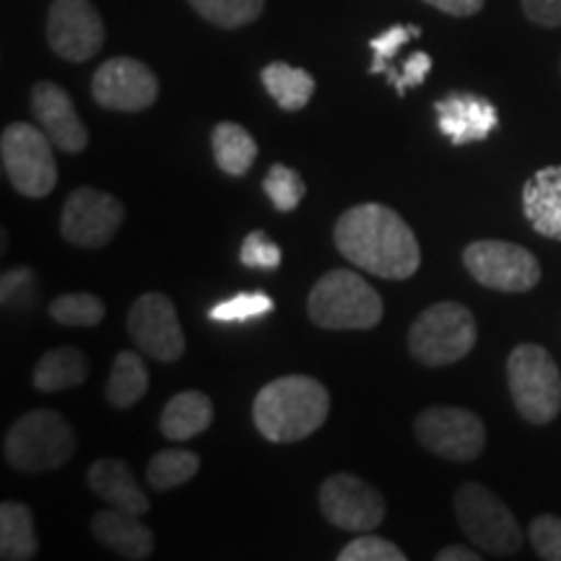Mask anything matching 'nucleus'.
Segmentation results:
<instances>
[{
  "mask_svg": "<svg viewBox=\"0 0 561 561\" xmlns=\"http://www.w3.org/2000/svg\"><path fill=\"white\" fill-rule=\"evenodd\" d=\"M333 240L348 263L371 276L405 280L421 265L416 234L405 219L382 203H362L348 208L335 221Z\"/></svg>",
  "mask_w": 561,
  "mask_h": 561,
  "instance_id": "1",
  "label": "nucleus"
},
{
  "mask_svg": "<svg viewBox=\"0 0 561 561\" xmlns=\"http://www.w3.org/2000/svg\"><path fill=\"white\" fill-rule=\"evenodd\" d=\"M331 396L325 385L305 375L278 377L265 385L252 403V419L265 439L289 445L307 439L325 424Z\"/></svg>",
  "mask_w": 561,
  "mask_h": 561,
  "instance_id": "2",
  "label": "nucleus"
},
{
  "mask_svg": "<svg viewBox=\"0 0 561 561\" xmlns=\"http://www.w3.org/2000/svg\"><path fill=\"white\" fill-rule=\"evenodd\" d=\"M307 312L325 331H371L380 325L385 305L371 284L354 271H331L312 286Z\"/></svg>",
  "mask_w": 561,
  "mask_h": 561,
  "instance_id": "3",
  "label": "nucleus"
},
{
  "mask_svg": "<svg viewBox=\"0 0 561 561\" xmlns=\"http://www.w3.org/2000/svg\"><path fill=\"white\" fill-rule=\"evenodd\" d=\"M76 434L60 413L34 409L24 413L5 434V462L24 473H45L62 468L73 458Z\"/></svg>",
  "mask_w": 561,
  "mask_h": 561,
  "instance_id": "4",
  "label": "nucleus"
},
{
  "mask_svg": "<svg viewBox=\"0 0 561 561\" xmlns=\"http://www.w3.org/2000/svg\"><path fill=\"white\" fill-rule=\"evenodd\" d=\"M479 339L476 318L458 301H437L413 320L409 331L411 356L424 367H447L466 359Z\"/></svg>",
  "mask_w": 561,
  "mask_h": 561,
  "instance_id": "5",
  "label": "nucleus"
},
{
  "mask_svg": "<svg viewBox=\"0 0 561 561\" xmlns=\"http://www.w3.org/2000/svg\"><path fill=\"white\" fill-rule=\"evenodd\" d=\"M512 403L533 426H546L561 411V371L538 343H520L507 359Z\"/></svg>",
  "mask_w": 561,
  "mask_h": 561,
  "instance_id": "6",
  "label": "nucleus"
},
{
  "mask_svg": "<svg viewBox=\"0 0 561 561\" xmlns=\"http://www.w3.org/2000/svg\"><path fill=\"white\" fill-rule=\"evenodd\" d=\"M53 140L30 123H13L0 136V161L13 191L24 198H47L58 185Z\"/></svg>",
  "mask_w": 561,
  "mask_h": 561,
  "instance_id": "7",
  "label": "nucleus"
},
{
  "mask_svg": "<svg viewBox=\"0 0 561 561\" xmlns=\"http://www.w3.org/2000/svg\"><path fill=\"white\" fill-rule=\"evenodd\" d=\"M455 515L462 533L494 557H515L523 549V530L507 504L481 483H462L455 491Z\"/></svg>",
  "mask_w": 561,
  "mask_h": 561,
  "instance_id": "8",
  "label": "nucleus"
},
{
  "mask_svg": "<svg viewBox=\"0 0 561 561\" xmlns=\"http://www.w3.org/2000/svg\"><path fill=\"white\" fill-rule=\"evenodd\" d=\"M462 263L481 286L504 294L536 289L541 280V263L523 244L502 240H479L462 252Z\"/></svg>",
  "mask_w": 561,
  "mask_h": 561,
  "instance_id": "9",
  "label": "nucleus"
},
{
  "mask_svg": "<svg viewBox=\"0 0 561 561\" xmlns=\"http://www.w3.org/2000/svg\"><path fill=\"white\" fill-rule=\"evenodd\" d=\"M421 447L453 462H471L486 447V426L473 411L432 405L413 424Z\"/></svg>",
  "mask_w": 561,
  "mask_h": 561,
  "instance_id": "10",
  "label": "nucleus"
},
{
  "mask_svg": "<svg viewBox=\"0 0 561 561\" xmlns=\"http://www.w3.org/2000/svg\"><path fill=\"white\" fill-rule=\"evenodd\" d=\"M125 219L123 203L115 195L79 187L68 195L60 216L62 240L76 248H104Z\"/></svg>",
  "mask_w": 561,
  "mask_h": 561,
  "instance_id": "11",
  "label": "nucleus"
},
{
  "mask_svg": "<svg viewBox=\"0 0 561 561\" xmlns=\"http://www.w3.org/2000/svg\"><path fill=\"white\" fill-rule=\"evenodd\" d=\"M320 510L328 523L348 533L377 530L385 520L380 491L351 473H335L322 483Z\"/></svg>",
  "mask_w": 561,
  "mask_h": 561,
  "instance_id": "12",
  "label": "nucleus"
},
{
  "mask_svg": "<svg viewBox=\"0 0 561 561\" xmlns=\"http://www.w3.org/2000/svg\"><path fill=\"white\" fill-rule=\"evenodd\" d=\"M47 45L68 62H87L102 50L104 21L91 0H53L47 13Z\"/></svg>",
  "mask_w": 561,
  "mask_h": 561,
  "instance_id": "13",
  "label": "nucleus"
},
{
  "mask_svg": "<svg viewBox=\"0 0 561 561\" xmlns=\"http://www.w3.org/2000/svg\"><path fill=\"white\" fill-rule=\"evenodd\" d=\"M128 333L146 356L157 362H178L185 354V333L172 299L164 294H144L128 312Z\"/></svg>",
  "mask_w": 561,
  "mask_h": 561,
  "instance_id": "14",
  "label": "nucleus"
},
{
  "mask_svg": "<svg viewBox=\"0 0 561 561\" xmlns=\"http://www.w3.org/2000/svg\"><path fill=\"white\" fill-rule=\"evenodd\" d=\"M94 102L112 112H144L159 96L157 73L136 58H112L91 79Z\"/></svg>",
  "mask_w": 561,
  "mask_h": 561,
  "instance_id": "15",
  "label": "nucleus"
},
{
  "mask_svg": "<svg viewBox=\"0 0 561 561\" xmlns=\"http://www.w3.org/2000/svg\"><path fill=\"white\" fill-rule=\"evenodd\" d=\"M32 115L37 117L39 128L47 133V138L66 153H81L89 144V130L81 123L79 112L73 107V100L68 91L53 81H39L32 89Z\"/></svg>",
  "mask_w": 561,
  "mask_h": 561,
  "instance_id": "16",
  "label": "nucleus"
},
{
  "mask_svg": "<svg viewBox=\"0 0 561 561\" xmlns=\"http://www.w3.org/2000/svg\"><path fill=\"white\" fill-rule=\"evenodd\" d=\"M434 112H437L442 136L453 146L486 140L500 125L494 104L479 94H471V91H453V94L442 96L434 102Z\"/></svg>",
  "mask_w": 561,
  "mask_h": 561,
  "instance_id": "17",
  "label": "nucleus"
},
{
  "mask_svg": "<svg viewBox=\"0 0 561 561\" xmlns=\"http://www.w3.org/2000/svg\"><path fill=\"white\" fill-rule=\"evenodd\" d=\"M94 538L104 549L130 561H144L153 553V533L138 520V515L123 510H102L91 520Z\"/></svg>",
  "mask_w": 561,
  "mask_h": 561,
  "instance_id": "18",
  "label": "nucleus"
},
{
  "mask_svg": "<svg viewBox=\"0 0 561 561\" xmlns=\"http://www.w3.org/2000/svg\"><path fill=\"white\" fill-rule=\"evenodd\" d=\"M523 210L538 234L561 242V167H546L525 182Z\"/></svg>",
  "mask_w": 561,
  "mask_h": 561,
  "instance_id": "19",
  "label": "nucleus"
},
{
  "mask_svg": "<svg viewBox=\"0 0 561 561\" xmlns=\"http://www.w3.org/2000/svg\"><path fill=\"white\" fill-rule=\"evenodd\" d=\"M89 489L100 496L102 502H107L110 507L130 512V515H146L151 510L149 496L144 494V489H138L136 479H133L130 468L123 460L115 458H102L89 468Z\"/></svg>",
  "mask_w": 561,
  "mask_h": 561,
  "instance_id": "20",
  "label": "nucleus"
},
{
  "mask_svg": "<svg viewBox=\"0 0 561 561\" xmlns=\"http://www.w3.org/2000/svg\"><path fill=\"white\" fill-rule=\"evenodd\" d=\"M214 421V403L206 392L185 390L170 398L159 419V430L167 439L187 442L198 437Z\"/></svg>",
  "mask_w": 561,
  "mask_h": 561,
  "instance_id": "21",
  "label": "nucleus"
},
{
  "mask_svg": "<svg viewBox=\"0 0 561 561\" xmlns=\"http://www.w3.org/2000/svg\"><path fill=\"white\" fill-rule=\"evenodd\" d=\"M89 364L87 356L76 346H60L47 351L37 362L32 375V385L39 392H58L68 388H79L87 382Z\"/></svg>",
  "mask_w": 561,
  "mask_h": 561,
  "instance_id": "22",
  "label": "nucleus"
},
{
  "mask_svg": "<svg viewBox=\"0 0 561 561\" xmlns=\"http://www.w3.org/2000/svg\"><path fill=\"white\" fill-rule=\"evenodd\" d=\"M216 167L229 178H242L252 170L257 159V144L248 128L237 123H219L210 133Z\"/></svg>",
  "mask_w": 561,
  "mask_h": 561,
  "instance_id": "23",
  "label": "nucleus"
},
{
  "mask_svg": "<svg viewBox=\"0 0 561 561\" xmlns=\"http://www.w3.org/2000/svg\"><path fill=\"white\" fill-rule=\"evenodd\" d=\"M37 557L32 510L21 502L0 504V559L30 561Z\"/></svg>",
  "mask_w": 561,
  "mask_h": 561,
  "instance_id": "24",
  "label": "nucleus"
},
{
  "mask_svg": "<svg viewBox=\"0 0 561 561\" xmlns=\"http://www.w3.org/2000/svg\"><path fill=\"white\" fill-rule=\"evenodd\" d=\"M263 87L273 102L286 112H299L310 104L314 94V79L305 68H294L289 62H268L261 73Z\"/></svg>",
  "mask_w": 561,
  "mask_h": 561,
  "instance_id": "25",
  "label": "nucleus"
},
{
  "mask_svg": "<svg viewBox=\"0 0 561 561\" xmlns=\"http://www.w3.org/2000/svg\"><path fill=\"white\" fill-rule=\"evenodd\" d=\"M149 392V369L136 351H121L112 362L107 401L115 409H130Z\"/></svg>",
  "mask_w": 561,
  "mask_h": 561,
  "instance_id": "26",
  "label": "nucleus"
},
{
  "mask_svg": "<svg viewBox=\"0 0 561 561\" xmlns=\"http://www.w3.org/2000/svg\"><path fill=\"white\" fill-rule=\"evenodd\" d=\"M198 471H201L198 455L174 447V450H161L153 455L149 462V471H146V479H149L151 489L170 491L191 481Z\"/></svg>",
  "mask_w": 561,
  "mask_h": 561,
  "instance_id": "27",
  "label": "nucleus"
},
{
  "mask_svg": "<svg viewBox=\"0 0 561 561\" xmlns=\"http://www.w3.org/2000/svg\"><path fill=\"white\" fill-rule=\"evenodd\" d=\"M198 16L221 30H240L261 19L265 0H187Z\"/></svg>",
  "mask_w": 561,
  "mask_h": 561,
  "instance_id": "28",
  "label": "nucleus"
},
{
  "mask_svg": "<svg viewBox=\"0 0 561 561\" xmlns=\"http://www.w3.org/2000/svg\"><path fill=\"white\" fill-rule=\"evenodd\" d=\"M104 314V301L94 294H62L50 305V318L68 328H96Z\"/></svg>",
  "mask_w": 561,
  "mask_h": 561,
  "instance_id": "29",
  "label": "nucleus"
},
{
  "mask_svg": "<svg viewBox=\"0 0 561 561\" xmlns=\"http://www.w3.org/2000/svg\"><path fill=\"white\" fill-rule=\"evenodd\" d=\"M263 191L271 198L273 208L280 210V214H291L305 198L307 185L297 170L286 164H273L263 180Z\"/></svg>",
  "mask_w": 561,
  "mask_h": 561,
  "instance_id": "30",
  "label": "nucleus"
},
{
  "mask_svg": "<svg viewBox=\"0 0 561 561\" xmlns=\"http://www.w3.org/2000/svg\"><path fill=\"white\" fill-rule=\"evenodd\" d=\"M273 310V299L263 291H244L237 297H229L214 305L208 310V320L214 322H248L255 318H263Z\"/></svg>",
  "mask_w": 561,
  "mask_h": 561,
  "instance_id": "31",
  "label": "nucleus"
},
{
  "mask_svg": "<svg viewBox=\"0 0 561 561\" xmlns=\"http://www.w3.org/2000/svg\"><path fill=\"white\" fill-rule=\"evenodd\" d=\"M0 301L5 312H30L37 305V278L32 268H11L0 280Z\"/></svg>",
  "mask_w": 561,
  "mask_h": 561,
  "instance_id": "32",
  "label": "nucleus"
},
{
  "mask_svg": "<svg viewBox=\"0 0 561 561\" xmlns=\"http://www.w3.org/2000/svg\"><path fill=\"white\" fill-rule=\"evenodd\" d=\"M419 37H421V30L416 24H396V26H390V30H385L382 34H377L375 39H369L371 53H375V58H371V66H369V73L371 76L388 73L390 60L401 53V47H405L411 39H419Z\"/></svg>",
  "mask_w": 561,
  "mask_h": 561,
  "instance_id": "33",
  "label": "nucleus"
},
{
  "mask_svg": "<svg viewBox=\"0 0 561 561\" xmlns=\"http://www.w3.org/2000/svg\"><path fill=\"white\" fill-rule=\"evenodd\" d=\"M339 561H405V553L375 533H362L359 538L343 546Z\"/></svg>",
  "mask_w": 561,
  "mask_h": 561,
  "instance_id": "34",
  "label": "nucleus"
},
{
  "mask_svg": "<svg viewBox=\"0 0 561 561\" xmlns=\"http://www.w3.org/2000/svg\"><path fill=\"white\" fill-rule=\"evenodd\" d=\"M280 257H284V252H280L278 244L273 242L265 231H250V234L244 237L240 261L242 265H248V268L276 271L280 265Z\"/></svg>",
  "mask_w": 561,
  "mask_h": 561,
  "instance_id": "35",
  "label": "nucleus"
},
{
  "mask_svg": "<svg viewBox=\"0 0 561 561\" xmlns=\"http://www.w3.org/2000/svg\"><path fill=\"white\" fill-rule=\"evenodd\" d=\"M530 543L546 561H561V517L538 515L530 523Z\"/></svg>",
  "mask_w": 561,
  "mask_h": 561,
  "instance_id": "36",
  "label": "nucleus"
},
{
  "mask_svg": "<svg viewBox=\"0 0 561 561\" xmlns=\"http://www.w3.org/2000/svg\"><path fill=\"white\" fill-rule=\"evenodd\" d=\"M430 70H432L430 53H413L405 58L401 70H398L396 81H392V89L398 91V96H405V91L413 87H421V83L426 81Z\"/></svg>",
  "mask_w": 561,
  "mask_h": 561,
  "instance_id": "37",
  "label": "nucleus"
},
{
  "mask_svg": "<svg viewBox=\"0 0 561 561\" xmlns=\"http://www.w3.org/2000/svg\"><path fill=\"white\" fill-rule=\"evenodd\" d=\"M523 11L533 24L549 30L561 26V0H523Z\"/></svg>",
  "mask_w": 561,
  "mask_h": 561,
  "instance_id": "38",
  "label": "nucleus"
},
{
  "mask_svg": "<svg viewBox=\"0 0 561 561\" xmlns=\"http://www.w3.org/2000/svg\"><path fill=\"white\" fill-rule=\"evenodd\" d=\"M424 3L442 13H450V16L462 19V16H476V13L486 5V0H424Z\"/></svg>",
  "mask_w": 561,
  "mask_h": 561,
  "instance_id": "39",
  "label": "nucleus"
},
{
  "mask_svg": "<svg viewBox=\"0 0 561 561\" xmlns=\"http://www.w3.org/2000/svg\"><path fill=\"white\" fill-rule=\"evenodd\" d=\"M434 559L437 561H479L481 553L471 551L468 546H447V549H442Z\"/></svg>",
  "mask_w": 561,
  "mask_h": 561,
  "instance_id": "40",
  "label": "nucleus"
}]
</instances>
